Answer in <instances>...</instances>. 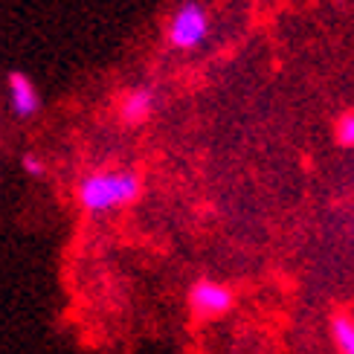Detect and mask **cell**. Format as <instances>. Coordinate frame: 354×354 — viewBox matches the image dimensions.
<instances>
[{
	"label": "cell",
	"mask_w": 354,
	"mask_h": 354,
	"mask_svg": "<svg viewBox=\"0 0 354 354\" xmlns=\"http://www.w3.org/2000/svg\"><path fill=\"white\" fill-rule=\"evenodd\" d=\"M142 192V180L137 171L131 169H105L84 174L76 186V201L87 215L113 212L122 206L134 203Z\"/></svg>",
	"instance_id": "1"
},
{
	"label": "cell",
	"mask_w": 354,
	"mask_h": 354,
	"mask_svg": "<svg viewBox=\"0 0 354 354\" xmlns=\"http://www.w3.org/2000/svg\"><path fill=\"white\" fill-rule=\"evenodd\" d=\"M206 35H209V15H206V9L198 0H186V3H180L171 12L166 24V41L171 50L180 53L198 50L206 41Z\"/></svg>",
	"instance_id": "2"
},
{
	"label": "cell",
	"mask_w": 354,
	"mask_h": 354,
	"mask_svg": "<svg viewBox=\"0 0 354 354\" xmlns=\"http://www.w3.org/2000/svg\"><path fill=\"white\" fill-rule=\"evenodd\" d=\"M235 297L227 285L212 282V279H198L189 288V311L201 317V319H212V317H224L232 308Z\"/></svg>",
	"instance_id": "3"
},
{
	"label": "cell",
	"mask_w": 354,
	"mask_h": 354,
	"mask_svg": "<svg viewBox=\"0 0 354 354\" xmlns=\"http://www.w3.org/2000/svg\"><path fill=\"white\" fill-rule=\"evenodd\" d=\"M157 111V93L154 87L149 84H140V87H131V91L120 99V120L131 128H137L142 122H149Z\"/></svg>",
	"instance_id": "4"
},
{
	"label": "cell",
	"mask_w": 354,
	"mask_h": 354,
	"mask_svg": "<svg viewBox=\"0 0 354 354\" xmlns=\"http://www.w3.org/2000/svg\"><path fill=\"white\" fill-rule=\"evenodd\" d=\"M9 105L18 120H29L41 111V93L35 82L24 76V73H12L9 76Z\"/></svg>",
	"instance_id": "5"
},
{
	"label": "cell",
	"mask_w": 354,
	"mask_h": 354,
	"mask_svg": "<svg viewBox=\"0 0 354 354\" xmlns=\"http://www.w3.org/2000/svg\"><path fill=\"white\" fill-rule=\"evenodd\" d=\"M331 337H334V346L340 354H354V319L351 317H334Z\"/></svg>",
	"instance_id": "6"
},
{
	"label": "cell",
	"mask_w": 354,
	"mask_h": 354,
	"mask_svg": "<svg viewBox=\"0 0 354 354\" xmlns=\"http://www.w3.org/2000/svg\"><path fill=\"white\" fill-rule=\"evenodd\" d=\"M334 137L343 149H354V111L351 113H343L337 120V128H334Z\"/></svg>",
	"instance_id": "7"
},
{
	"label": "cell",
	"mask_w": 354,
	"mask_h": 354,
	"mask_svg": "<svg viewBox=\"0 0 354 354\" xmlns=\"http://www.w3.org/2000/svg\"><path fill=\"white\" fill-rule=\"evenodd\" d=\"M21 169L29 174V177H44V171H47V166H44V160L38 157V154H24L21 157Z\"/></svg>",
	"instance_id": "8"
}]
</instances>
